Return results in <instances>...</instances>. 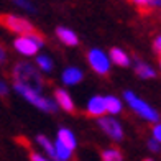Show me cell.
I'll return each mask as SVG.
<instances>
[{"mask_svg": "<svg viewBox=\"0 0 161 161\" xmlns=\"http://www.w3.org/2000/svg\"><path fill=\"white\" fill-rule=\"evenodd\" d=\"M18 7H21V8H25V10H30V12H33L35 10V7L28 2V0H13Z\"/></svg>", "mask_w": 161, "mask_h": 161, "instance_id": "44dd1931", "label": "cell"}, {"mask_svg": "<svg viewBox=\"0 0 161 161\" xmlns=\"http://www.w3.org/2000/svg\"><path fill=\"white\" fill-rule=\"evenodd\" d=\"M153 46H155V49H156V53H159V54H161V35H159L158 38L155 40V45H153Z\"/></svg>", "mask_w": 161, "mask_h": 161, "instance_id": "d4e9b609", "label": "cell"}, {"mask_svg": "<svg viewBox=\"0 0 161 161\" xmlns=\"http://www.w3.org/2000/svg\"><path fill=\"white\" fill-rule=\"evenodd\" d=\"M153 136H155V140L161 143V123H156L155 128H153Z\"/></svg>", "mask_w": 161, "mask_h": 161, "instance_id": "603a6c76", "label": "cell"}, {"mask_svg": "<svg viewBox=\"0 0 161 161\" xmlns=\"http://www.w3.org/2000/svg\"><path fill=\"white\" fill-rule=\"evenodd\" d=\"M104 100H105V112H107V114L117 115V114L122 112V102L117 99V97L107 96V97H104Z\"/></svg>", "mask_w": 161, "mask_h": 161, "instance_id": "4fadbf2b", "label": "cell"}, {"mask_svg": "<svg viewBox=\"0 0 161 161\" xmlns=\"http://www.w3.org/2000/svg\"><path fill=\"white\" fill-rule=\"evenodd\" d=\"M99 127L105 131V133L112 138L115 142H120L123 138V130H122V125L115 119L112 117H102L99 119Z\"/></svg>", "mask_w": 161, "mask_h": 161, "instance_id": "52a82bcc", "label": "cell"}, {"mask_svg": "<svg viewBox=\"0 0 161 161\" xmlns=\"http://www.w3.org/2000/svg\"><path fill=\"white\" fill-rule=\"evenodd\" d=\"M36 64L40 66V69H43L45 72H49L53 69V61L49 59L48 56H38V59H36Z\"/></svg>", "mask_w": 161, "mask_h": 161, "instance_id": "d6986e66", "label": "cell"}, {"mask_svg": "<svg viewBox=\"0 0 161 161\" xmlns=\"http://www.w3.org/2000/svg\"><path fill=\"white\" fill-rule=\"evenodd\" d=\"M58 140H59L61 143H64L71 150L76 148V138L71 133V130H68V128H61L59 131H58Z\"/></svg>", "mask_w": 161, "mask_h": 161, "instance_id": "5bb4252c", "label": "cell"}, {"mask_svg": "<svg viewBox=\"0 0 161 161\" xmlns=\"http://www.w3.org/2000/svg\"><path fill=\"white\" fill-rule=\"evenodd\" d=\"M135 72L140 77H143V79H151V77L156 76L155 69H153L150 64H146V63H136L135 64Z\"/></svg>", "mask_w": 161, "mask_h": 161, "instance_id": "9a60e30c", "label": "cell"}, {"mask_svg": "<svg viewBox=\"0 0 161 161\" xmlns=\"http://www.w3.org/2000/svg\"><path fill=\"white\" fill-rule=\"evenodd\" d=\"M71 155H72V150L68 148L64 143H61L59 140L54 143V158H56V159H61V161L69 159Z\"/></svg>", "mask_w": 161, "mask_h": 161, "instance_id": "2e32d148", "label": "cell"}, {"mask_svg": "<svg viewBox=\"0 0 161 161\" xmlns=\"http://www.w3.org/2000/svg\"><path fill=\"white\" fill-rule=\"evenodd\" d=\"M54 99H56V104L59 105L63 110L66 112H69V114H74L76 112V108H74V102H72L71 96L66 91L63 89H56L54 92Z\"/></svg>", "mask_w": 161, "mask_h": 161, "instance_id": "ba28073f", "label": "cell"}, {"mask_svg": "<svg viewBox=\"0 0 161 161\" xmlns=\"http://www.w3.org/2000/svg\"><path fill=\"white\" fill-rule=\"evenodd\" d=\"M13 89H15L21 97H25L30 104H33L35 107H38V108H41V110H45V112H56V108H58L56 102L43 97L41 92H35V91L25 89V87H20V86H13Z\"/></svg>", "mask_w": 161, "mask_h": 161, "instance_id": "277c9868", "label": "cell"}, {"mask_svg": "<svg viewBox=\"0 0 161 161\" xmlns=\"http://www.w3.org/2000/svg\"><path fill=\"white\" fill-rule=\"evenodd\" d=\"M123 156H122V153L119 150H115V148H108L105 150L104 153H102V159L104 161H120Z\"/></svg>", "mask_w": 161, "mask_h": 161, "instance_id": "ac0fdd59", "label": "cell"}, {"mask_svg": "<svg viewBox=\"0 0 161 161\" xmlns=\"http://www.w3.org/2000/svg\"><path fill=\"white\" fill-rule=\"evenodd\" d=\"M63 80L68 86H74V84L82 80V71L77 68H68L63 72Z\"/></svg>", "mask_w": 161, "mask_h": 161, "instance_id": "8fae6325", "label": "cell"}, {"mask_svg": "<svg viewBox=\"0 0 161 161\" xmlns=\"http://www.w3.org/2000/svg\"><path fill=\"white\" fill-rule=\"evenodd\" d=\"M13 80H15L13 86H20L35 92L43 91V80L38 74V71L28 63H18L13 68Z\"/></svg>", "mask_w": 161, "mask_h": 161, "instance_id": "6da1fadb", "label": "cell"}, {"mask_svg": "<svg viewBox=\"0 0 161 161\" xmlns=\"http://www.w3.org/2000/svg\"><path fill=\"white\" fill-rule=\"evenodd\" d=\"M87 114L92 117H100L105 114V100L100 96H94L87 102Z\"/></svg>", "mask_w": 161, "mask_h": 161, "instance_id": "9c48e42d", "label": "cell"}, {"mask_svg": "<svg viewBox=\"0 0 161 161\" xmlns=\"http://www.w3.org/2000/svg\"><path fill=\"white\" fill-rule=\"evenodd\" d=\"M5 58H7V54H5V49L0 46V64H2L3 61H5Z\"/></svg>", "mask_w": 161, "mask_h": 161, "instance_id": "484cf974", "label": "cell"}, {"mask_svg": "<svg viewBox=\"0 0 161 161\" xmlns=\"http://www.w3.org/2000/svg\"><path fill=\"white\" fill-rule=\"evenodd\" d=\"M148 148H150L153 153H159V150H161L159 142H156L155 138H153V140H150V142H148Z\"/></svg>", "mask_w": 161, "mask_h": 161, "instance_id": "7402d4cb", "label": "cell"}, {"mask_svg": "<svg viewBox=\"0 0 161 161\" xmlns=\"http://www.w3.org/2000/svg\"><path fill=\"white\" fill-rule=\"evenodd\" d=\"M56 35H58V38H59L66 46H76L77 43H79V38H77V35L74 31H71L69 28H56Z\"/></svg>", "mask_w": 161, "mask_h": 161, "instance_id": "30bf717a", "label": "cell"}, {"mask_svg": "<svg viewBox=\"0 0 161 161\" xmlns=\"http://www.w3.org/2000/svg\"><path fill=\"white\" fill-rule=\"evenodd\" d=\"M31 159H35V161H45V158H43V156H40V155H36V153H31Z\"/></svg>", "mask_w": 161, "mask_h": 161, "instance_id": "4316f807", "label": "cell"}, {"mask_svg": "<svg viewBox=\"0 0 161 161\" xmlns=\"http://www.w3.org/2000/svg\"><path fill=\"white\" fill-rule=\"evenodd\" d=\"M36 142H38L41 148L46 151V155H48L49 158H54V145L51 143L45 135H38V136H36Z\"/></svg>", "mask_w": 161, "mask_h": 161, "instance_id": "e0dca14e", "label": "cell"}, {"mask_svg": "<svg viewBox=\"0 0 161 161\" xmlns=\"http://www.w3.org/2000/svg\"><path fill=\"white\" fill-rule=\"evenodd\" d=\"M87 59H89L91 68L96 71L97 74L104 76L110 71V58H108L102 49H97V48L91 49L89 54H87Z\"/></svg>", "mask_w": 161, "mask_h": 161, "instance_id": "8992f818", "label": "cell"}, {"mask_svg": "<svg viewBox=\"0 0 161 161\" xmlns=\"http://www.w3.org/2000/svg\"><path fill=\"white\" fill-rule=\"evenodd\" d=\"M0 25L5 26L7 30L17 33V35H25V33L35 31V26L28 20L17 17V15H12V13H3V15H0Z\"/></svg>", "mask_w": 161, "mask_h": 161, "instance_id": "5b68a950", "label": "cell"}, {"mask_svg": "<svg viewBox=\"0 0 161 161\" xmlns=\"http://www.w3.org/2000/svg\"><path fill=\"white\" fill-rule=\"evenodd\" d=\"M159 64H161V61H159Z\"/></svg>", "mask_w": 161, "mask_h": 161, "instance_id": "f1b7e54d", "label": "cell"}, {"mask_svg": "<svg viewBox=\"0 0 161 161\" xmlns=\"http://www.w3.org/2000/svg\"><path fill=\"white\" fill-rule=\"evenodd\" d=\"M7 94H8V87L5 86V82H2V80H0V96H7Z\"/></svg>", "mask_w": 161, "mask_h": 161, "instance_id": "cb8c5ba5", "label": "cell"}, {"mask_svg": "<svg viewBox=\"0 0 161 161\" xmlns=\"http://www.w3.org/2000/svg\"><path fill=\"white\" fill-rule=\"evenodd\" d=\"M13 46H15V49L21 54L33 56V54H36V51L43 46V38L40 35H36L35 31L25 33V35H20V38H17L13 41Z\"/></svg>", "mask_w": 161, "mask_h": 161, "instance_id": "3957f363", "label": "cell"}, {"mask_svg": "<svg viewBox=\"0 0 161 161\" xmlns=\"http://www.w3.org/2000/svg\"><path fill=\"white\" fill-rule=\"evenodd\" d=\"M110 59H112L115 64L122 66V68H127V66H130V58H128V54H127L123 49H120V48H112V49H110Z\"/></svg>", "mask_w": 161, "mask_h": 161, "instance_id": "7c38bea8", "label": "cell"}, {"mask_svg": "<svg viewBox=\"0 0 161 161\" xmlns=\"http://www.w3.org/2000/svg\"><path fill=\"white\" fill-rule=\"evenodd\" d=\"M123 97H125V102H127V104L131 107V110H135L138 115L142 117V119L150 120V122H158V119H159L158 112H156L150 104H146L145 100H142L140 97H136L131 91H125Z\"/></svg>", "mask_w": 161, "mask_h": 161, "instance_id": "7a4b0ae2", "label": "cell"}, {"mask_svg": "<svg viewBox=\"0 0 161 161\" xmlns=\"http://www.w3.org/2000/svg\"><path fill=\"white\" fill-rule=\"evenodd\" d=\"M135 5H138L140 8H143V10H146V8H151L153 7V2L155 0H131Z\"/></svg>", "mask_w": 161, "mask_h": 161, "instance_id": "ffe728a7", "label": "cell"}, {"mask_svg": "<svg viewBox=\"0 0 161 161\" xmlns=\"http://www.w3.org/2000/svg\"><path fill=\"white\" fill-rule=\"evenodd\" d=\"M153 7H155V8H161V0H155V2H153Z\"/></svg>", "mask_w": 161, "mask_h": 161, "instance_id": "83f0119b", "label": "cell"}]
</instances>
